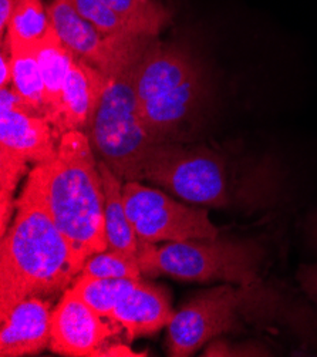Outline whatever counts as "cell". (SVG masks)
Listing matches in <instances>:
<instances>
[{"label": "cell", "instance_id": "obj_1", "mask_svg": "<svg viewBox=\"0 0 317 357\" xmlns=\"http://www.w3.org/2000/svg\"><path fill=\"white\" fill-rule=\"evenodd\" d=\"M16 209L0 243V313L27 298L64 294L79 276L70 246L49 211L36 167L29 174Z\"/></svg>", "mask_w": 317, "mask_h": 357}, {"label": "cell", "instance_id": "obj_2", "mask_svg": "<svg viewBox=\"0 0 317 357\" xmlns=\"http://www.w3.org/2000/svg\"><path fill=\"white\" fill-rule=\"evenodd\" d=\"M34 167L42 176L49 211L70 246L79 275L90 257L109 251L102 180L87 134H63L54 157Z\"/></svg>", "mask_w": 317, "mask_h": 357}, {"label": "cell", "instance_id": "obj_3", "mask_svg": "<svg viewBox=\"0 0 317 357\" xmlns=\"http://www.w3.org/2000/svg\"><path fill=\"white\" fill-rule=\"evenodd\" d=\"M262 168H246L208 147L167 141L150 147L141 178L201 206H251L269 194Z\"/></svg>", "mask_w": 317, "mask_h": 357}, {"label": "cell", "instance_id": "obj_4", "mask_svg": "<svg viewBox=\"0 0 317 357\" xmlns=\"http://www.w3.org/2000/svg\"><path fill=\"white\" fill-rule=\"evenodd\" d=\"M137 109L154 144L172 139L198 110L203 94L201 68L183 47L153 39L135 75Z\"/></svg>", "mask_w": 317, "mask_h": 357}, {"label": "cell", "instance_id": "obj_5", "mask_svg": "<svg viewBox=\"0 0 317 357\" xmlns=\"http://www.w3.org/2000/svg\"><path fill=\"white\" fill-rule=\"evenodd\" d=\"M153 39L125 56L111 71L100 97L87 132L101 161L125 181H141V169L154 142L139 119L135 96V75L141 56Z\"/></svg>", "mask_w": 317, "mask_h": 357}, {"label": "cell", "instance_id": "obj_6", "mask_svg": "<svg viewBox=\"0 0 317 357\" xmlns=\"http://www.w3.org/2000/svg\"><path fill=\"white\" fill-rule=\"evenodd\" d=\"M262 246L251 239H190L161 246L138 241L143 275L192 282H228L252 287L263 259Z\"/></svg>", "mask_w": 317, "mask_h": 357}, {"label": "cell", "instance_id": "obj_7", "mask_svg": "<svg viewBox=\"0 0 317 357\" xmlns=\"http://www.w3.org/2000/svg\"><path fill=\"white\" fill-rule=\"evenodd\" d=\"M124 202L138 241L150 243L212 239L219 236L206 208L188 206L160 190L125 181Z\"/></svg>", "mask_w": 317, "mask_h": 357}, {"label": "cell", "instance_id": "obj_8", "mask_svg": "<svg viewBox=\"0 0 317 357\" xmlns=\"http://www.w3.org/2000/svg\"><path fill=\"white\" fill-rule=\"evenodd\" d=\"M252 287L231 284L208 289L188 301L168 325V351L188 357L212 339L239 328L240 316L252 301Z\"/></svg>", "mask_w": 317, "mask_h": 357}, {"label": "cell", "instance_id": "obj_9", "mask_svg": "<svg viewBox=\"0 0 317 357\" xmlns=\"http://www.w3.org/2000/svg\"><path fill=\"white\" fill-rule=\"evenodd\" d=\"M47 12L63 45L76 59L91 64L104 75L110 73L125 56L151 39L104 34L79 13L72 0H52Z\"/></svg>", "mask_w": 317, "mask_h": 357}, {"label": "cell", "instance_id": "obj_10", "mask_svg": "<svg viewBox=\"0 0 317 357\" xmlns=\"http://www.w3.org/2000/svg\"><path fill=\"white\" fill-rule=\"evenodd\" d=\"M57 144L47 119L33 114L13 87L0 89V151L38 165L54 157Z\"/></svg>", "mask_w": 317, "mask_h": 357}, {"label": "cell", "instance_id": "obj_11", "mask_svg": "<svg viewBox=\"0 0 317 357\" xmlns=\"http://www.w3.org/2000/svg\"><path fill=\"white\" fill-rule=\"evenodd\" d=\"M72 288L52 310L50 349L61 356H98L114 329Z\"/></svg>", "mask_w": 317, "mask_h": 357}, {"label": "cell", "instance_id": "obj_12", "mask_svg": "<svg viewBox=\"0 0 317 357\" xmlns=\"http://www.w3.org/2000/svg\"><path fill=\"white\" fill-rule=\"evenodd\" d=\"M0 356L39 354L50 346L52 310L42 298H27L0 313Z\"/></svg>", "mask_w": 317, "mask_h": 357}, {"label": "cell", "instance_id": "obj_13", "mask_svg": "<svg viewBox=\"0 0 317 357\" xmlns=\"http://www.w3.org/2000/svg\"><path fill=\"white\" fill-rule=\"evenodd\" d=\"M105 80L102 71L75 59L63 90L59 138L68 131L88 132Z\"/></svg>", "mask_w": 317, "mask_h": 357}, {"label": "cell", "instance_id": "obj_14", "mask_svg": "<svg viewBox=\"0 0 317 357\" xmlns=\"http://www.w3.org/2000/svg\"><path fill=\"white\" fill-rule=\"evenodd\" d=\"M173 316L168 292L157 284L138 280L134 289L118 302L110 320L120 324L132 340L161 331Z\"/></svg>", "mask_w": 317, "mask_h": 357}, {"label": "cell", "instance_id": "obj_15", "mask_svg": "<svg viewBox=\"0 0 317 357\" xmlns=\"http://www.w3.org/2000/svg\"><path fill=\"white\" fill-rule=\"evenodd\" d=\"M75 59L73 53L59 39L54 29H52L46 39L39 43V61L45 83V117L53 126L57 138L63 90Z\"/></svg>", "mask_w": 317, "mask_h": 357}, {"label": "cell", "instance_id": "obj_16", "mask_svg": "<svg viewBox=\"0 0 317 357\" xmlns=\"http://www.w3.org/2000/svg\"><path fill=\"white\" fill-rule=\"evenodd\" d=\"M104 190V215L109 249L131 257H138V236L125 209L123 180L104 161H98Z\"/></svg>", "mask_w": 317, "mask_h": 357}, {"label": "cell", "instance_id": "obj_17", "mask_svg": "<svg viewBox=\"0 0 317 357\" xmlns=\"http://www.w3.org/2000/svg\"><path fill=\"white\" fill-rule=\"evenodd\" d=\"M8 42L13 67L12 87L33 114L45 117V83L39 61V45H24L9 39Z\"/></svg>", "mask_w": 317, "mask_h": 357}, {"label": "cell", "instance_id": "obj_18", "mask_svg": "<svg viewBox=\"0 0 317 357\" xmlns=\"http://www.w3.org/2000/svg\"><path fill=\"white\" fill-rule=\"evenodd\" d=\"M138 38L157 36L169 24L171 12L161 0H102Z\"/></svg>", "mask_w": 317, "mask_h": 357}, {"label": "cell", "instance_id": "obj_19", "mask_svg": "<svg viewBox=\"0 0 317 357\" xmlns=\"http://www.w3.org/2000/svg\"><path fill=\"white\" fill-rule=\"evenodd\" d=\"M134 279L91 278L79 275L73 283V292L98 314L110 319L118 302L137 284Z\"/></svg>", "mask_w": 317, "mask_h": 357}, {"label": "cell", "instance_id": "obj_20", "mask_svg": "<svg viewBox=\"0 0 317 357\" xmlns=\"http://www.w3.org/2000/svg\"><path fill=\"white\" fill-rule=\"evenodd\" d=\"M53 29L47 8L42 0H16L5 36L10 42L39 45Z\"/></svg>", "mask_w": 317, "mask_h": 357}, {"label": "cell", "instance_id": "obj_21", "mask_svg": "<svg viewBox=\"0 0 317 357\" xmlns=\"http://www.w3.org/2000/svg\"><path fill=\"white\" fill-rule=\"evenodd\" d=\"M79 275L91 278L139 280L143 272H141L138 264V257H131L109 249V251L90 257Z\"/></svg>", "mask_w": 317, "mask_h": 357}, {"label": "cell", "instance_id": "obj_22", "mask_svg": "<svg viewBox=\"0 0 317 357\" xmlns=\"http://www.w3.org/2000/svg\"><path fill=\"white\" fill-rule=\"evenodd\" d=\"M72 2L79 13L101 33L107 36H134L127 24L102 0H72Z\"/></svg>", "mask_w": 317, "mask_h": 357}, {"label": "cell", "instance_id": "obj_23", "mask_svg": "<svg viewBox=\"0 0 317 357\" xmlns=\"http://www.w3.org/2000/svg\"><path fill=\"white\" fill-rule=\"evenodd\" d=\"M263 350L249 346H232L228 342H215L205 350V356H265Z\"/></svg>", "mask_w": 317, "mask_h": 357}, {"label": "cell", "instance_id": "obj_24", "mask_svg": "<svg viewBox=\"0 0 317 357\" xmlns=\"http://www.w3.org/2000/svg\"><path fill=\"white\" fill-rule=\"evenodd\" d=\"M13 67L10 46L6 36H2V52H0V89H6L12 84Z\"/></svg>", "mask_w": 317, "mask_h": 357}, {"label": "cell", "instance_id": "obj_25", "mask_svg": "<svg viewBox=\"0 0 317 357\" xmlns=\"http://www.w3.org/2000/svg\"><path fill=\"white\" fill-rule=\"evenodd\" d=\"M297 279L303 291L317 302V264L302 266L297 273Z\"/></svg>", "mask_w": 317, "mask_h": 357}, {"label": "cell", "instance_id": "obj_26", "mask_svg": "<svg viewBox=\"0 0 317 357\" xmlns=\"http://www.w3.org/2000/svg\"><path fill=\"white\" fill-rule=\"evenodd\" d=\"M15 6L16 0H0V31H2V36L6 34Z\"/></svg>", "mask_w": 317, "mask_h": 357}, {"label": "cell", "instance_id": "obj_27", "mask_svg": "<svg viewBox=\"0 0 317 357\" xmlns=\"http://www.w3.org/2000/svg\"><path fill=\"white\" fill-rule=\"evenodd\" d=\"M98 356H144V353H137L124 344H116L111 347H104Z\"/></svg>", "mask_w": 317, "mask_h": 357}, {"label": "cell", "instance_id": "obj_28", "mask_svg": "<svg viewBox=\"0 0 317 357\" xmlns=\"http://www.w3.org/2000/svg\"><path fill=\"white\" fill-rule=\"evenodd\" d=\"M311 236H313V241L314 243L317 245V218L313 220V227H311Z\"/></svg>", "mask_w": 317, "mask_h": 357}]
</instances>
